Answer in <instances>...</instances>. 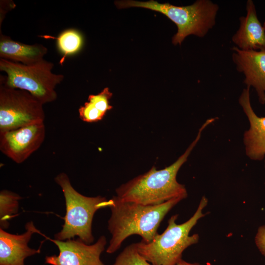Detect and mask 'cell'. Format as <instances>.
I'll list each match as a JSON object with an SVG mask.
<instances>
[{
    "mask_svg": "<svg viewBox=\"0 0 265 265\" xmlns=\"http://www.w3.org/2000/svg\"><path fill=\"white\" fill-rule=\"evenodd\" d=\"M246 15L239 18L240 26L232 38L238 49L244 51L265 50V30L259 20L252 0L246 5Z\"/></svg>",
    "mask_w": 265,
    "mask_h": 265,
    "instance_id": "13",
    "label": "cell"
},
{
    "mask_svg": "<svg viewBox=\"0 0 265 265\" xmlns=\"http://www.w3.org/2000/svg\"><path fill=\"white\" fill-rule=\"evenodd\" d=\"M50 239L58 247L59 254L46 256V264L50 265H105L101 259V255L107 242L104 236H101L95 243L90 244L79 238L64 241Z\"/></svg>",
    "mask_w": 265,
    "mask_h": 265,
    "instance_id": "9",
    "label": "cell"
},
{
    "mask_svg": "<svg viewBox=\"0 0 265 265\" xmlns=\"http://www.w3.org/2000/svg\"><path fill=\"white\" fill-rule=\"evenodd\" d=\"M112 265H152L138 252L136 243L126 246L117 256Z\"/></svg>",
    "mask_w": 265,
    "mask_h": 265,
    "instance_id": "18",
    "label": "cell"
},
{
    "mask_svg": "<svg viewBox=\"0 0 265 265\" xmlns=\"http://www.w3.org/2000/svg\"><path fill=\"white\" fill-rule=\"evenodd\" d=\"M250 88H244L238 103L249 122L250 127L243 134V142L246 156L253 160L265 158V117H259L251 106Z\"/></svg>",
    "mask_w": 265,
    "mask_h": 265,
    "instance_id": "12",
    "label": "cell"
},
{
    "mask_svg": "<svg viewBox=\"0 0 265 265\" xmlns=\"http://www.w3.org/2000/svg\"><path fill=\"white\" fill-rule=\"evenodd\" d=\"M175 265H202L197 263H189L187 262L183 259L179 261Z\"/></svg>",
    "mask_w": 265,
    "mask_h": 265,
    "instance_id": "20",
    "label": "cell"
},
{
    "mask_svg": "<svg viewBox=\"0 0 265 265\" xmlns=\"http://www.w3.org/2000/svg\"><path fill=\"white\" fill-rule=\"evenodd\" d=\"M255 242L260 252L265 256V225L259 227L255 237Z\"/></svg>",
    "mask_w": 265,
    "mask_h": 265,
    "instance_id": "19",
    "label": "cell"
},
{
    "mask_svg": "<svg viewBox=\"0 0 265 265\" xmlns=\"http://www.w3.org/2000/svg\"><path fill=\"white\" fill-rule=\"evenodd\" d=\"M44 122L0 132L1 152L17 163H22L38 150L44 141Z\"/></svg>",
    "mask_w": 265,
    "mask_h": 265,
    "instance_id": "8",
    "label": "cell"
},
{
    "mask_svg": "<svg viewBox=\"0 0 265 265\" xmlns=\"http://www.w3.org/2000/svg\"><path fill=\"white\" fill-rule=\"evenodd\" d=\"M181 200L175 198L159 205H144L113 196L108 200L111 215L107 228L111 238L106 253L116 252L128 237L133 235L140 236L143 242H151L158 234V228L164 217Z\"/></svg>",
    "mask_w": 265,
    "mask_h": 265,
    "instance_id": "2",
    "label": "cell"
},
{
    "mask_svg": "<svg viewBox=\"0 0 265 265\" xmlns=\"http://www.w3.org/2000/svg\"><path fill=\"white\" fill-rule=\"evenodd\" d=\"M112 93L106 87L99 93L89 95L88 101L79 109L80 119L86 122L92 123L101 120L106 112L112 108L109 100Z\"/></svg>",
    "mask_w": 265,
    "mask_h": 265,
    "instance_id": "15",
    "label": "cell"
},
{
    "mask_svg": "<svg viewBox=\"0 0 265 265\" xmlns=\"http://www.w3.org/2000/svg\"><path fill=\"white\" fill-rule=\"evenodd\" d=\"M22 197L18 194L7 190L0 192V226L5 229L9 225V221L18 212L19 201Z\"/></svg>",
    "mask_w": 265,
    "mask_h": 265,
    "instance_id": "17",
    "label": "cell"
},
{
    "mask_svg": "<svg viewBox=\"0 0 265 265\" xmlns=\"http://www.w3.org/2000/svg\"><path fill=\"white\" fill-rule=\"evenodd\" d=\"M263 27H264V29L265 30V22L264 23Z\"/></svg>",
    "mask_w": 265,
    "mask_h": 265,
    "instance_id": "21",
    "label": "cell"
},
{
    "mask_svg": "<svg viewBox=\"0 0 265 265\" xmlns=\"http://www.w3.org/2000/svg\"><path fill=\"white\" fill-rule=\"evenodd\" d=\"M43 106L29 92L0 84V132L44 122Z\"/></svg>",
    "mask_w": 265,
    "mask_h": 265,
    "instance_id": "7",
    "label": "cell"
},
{
    "mask_svg": "<svg viewBox=\"0 0 265 265\" xmlns=\"http://www.w3.org/2000/svg\"><path fill=\"white\" fill-rule=\"evenodd\" d=\"M208 202L203 196L195 213L188 220L178 224L176 221L178 215H173L169 219L167 228L162 234H157L149 243L142 241L135 243L139 253L152 265H175L182 259L184 251L198 242L199 235L189 236V233L198 220L204 216L202 211Z\"/></svg>",
    "mask_w": 265,
    "mask_h": 265,
    "instance_id": "4",
    "label": "cell"
},
{
    "mask_svg": "<svg viewBox=\"0 0 265 265\" xmlns=\"http://www.w3.org/2000/svg\"><path fill=\"white\" fill-rule=\"evenodd\" d=\"M232 58L238 72L245 76L243 83L255 88L259 102L265 104V50L244 51L234 46Z\"/></svg>",
    "mask_w": 265,
    "mask_h": 265,
    "instance_id": "10",
    "label": "cell"
},
{
    "mask_svg": "<svg viewBox=\"0 0 265 265\" xmlns=\"http://www.w3.org/2000/svg\"><path fill=\"white\" fill-rule=\"evenodd\" d=\"M57 40V48L63 55L60 60L61 64L65 57L79 52L83 45V37L81 34L75 29H67L62 31L57 37H51Z\"/></svg>",
    "mask_w": 265,
    "mask_h": 265,
    "instance_id": "16",
    "label": "cell"
},
{
    "mask_svg": "<svg viewBox=\"0 0 265 265\" xmlns=\"http://www.w3.org/2000/svg\"><path fill=\"white\" fill-rule=\"evenodd\" d=\"M54 180L61 188L66 206L64 224L54 239L64 241L78 237L84 242L92 244L94 240L92 231L94 215L98 210L108 207V200L100 195L88 197L80 193L64 172L58 174Z\"/></svg>",
    "mask_w": 265,
    "mask_h": 265,
    "instance_id": "5",
    "label": "cell"
},
{
    "mask_svg": "<svg viewBox=\"0 0 265 265\" xmlns=\"http://www.w3.org/2000/svg\"></svg>",
    "mask_w": 265,
    "mask_h": 265,
    "instance_id": "22",
    "label": "cell"
},
{
    "mask_svg": "<svg viewBox=\"0 0 265 265\" xmlns=\"http://www.w3.org/2000/svg\"><path fill=\"white\" fill-rule=\"evenodd\" d=\"M25 229L23 234L15 235L0 228V265H25L26 258L40 252L28 243L33 234L42 233L31 221L26 224Z\"/></svg>",
    "mask_w": 265,
    "mask_h": 265,
    "instance_id": "11",
    "label": "cell"
},
{
    "mask_svg": "<svg viewBox=\"0 0 265 265\" xmlns=\"http://www.w3.org/2000/svg\"><path fill=\"white\" fill-rule=\"evenodd\" d=\"M48 49L40 44L28 45L14 41L0 33V58L26 65L43 60Z\"/></svg>",
    "mask_w": 265,
    "mask_h": 265,
    "instance_id": "14",
    "label": "cell"
},
{
    "mask_svg": "<svg viewBox=\"0 0 265 265\" xmlns=\"http://www.w3.org/2000/svg\"><path fill=\"white\" fill-rule=\"evenodd\" d=\"M53 66L44 59L26 65L0 58V70L7 75L0 76V84L26 91L43 105L53 102L57 98L55 88L64 78L62 74L52 72Z\"/></svg>",
    "mask_w": 265,
    "mask_h": 265,
    "instance_id": "6",
    "label": "cell"
},
{
    "mask_svg": "<svg viewBox=\"0 0 265 265\" xmlns=\"http://www.w3.org/2000/svg\"><path fill=\"white\" fill-rule=\"evenodd\" d=\"M214 121L211 118L202 124L194 140L174 163L160 170L153 166L145 173L117 188L116 196L122 201L144 205H159L175 198L185 199L187 190L177 182V173L200 140L203 131Z\"/></svg>",
    "mask_w": 265,
    "mask_h": 265,
    "instance_id": "1",
    "label": "cell"
},
{
    "mask_svg": "<svg viewBox=\"0 0 265 265\" xmlns=\"http://www.w3.org/2000/svg\"><path fill=\"white\" fill-rule=\"evenodd\" d=\"M118 8L142 7L159 12L170 19L177 26L178 31L172 42L181 45L186 37L194 35L204 37L215 26L218 5L210 0H198L192 4L178 6L169 3H159L151 0L148 1L120 0L115 2Z\"/></svg>",
    "mask_w": 265,
    "mask_h": 265,
    "instance_id": "3",
    "label": "cell"
}]
</instances>
